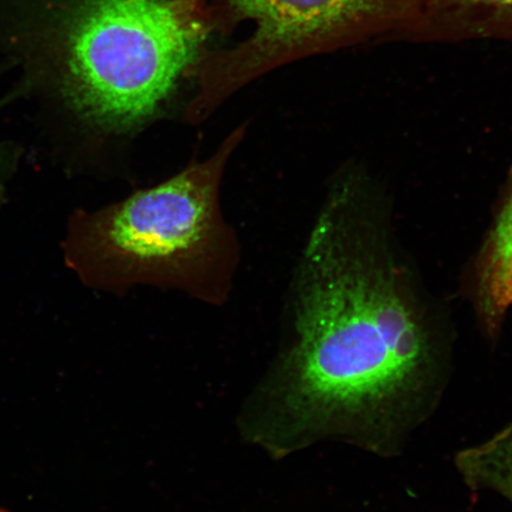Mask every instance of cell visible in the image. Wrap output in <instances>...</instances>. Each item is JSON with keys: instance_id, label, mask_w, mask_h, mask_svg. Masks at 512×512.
<instances>
[{"instance_id": "277c9868", "label": "cell", "mask_w": 512, "mask_h": 512, "mask_svg": "<svg viewBox=\"0 0 512 512\" xmlns=\"http://www.w3.org/2000/svg\"><path fill=\"white\" fill-rule=\"evenodd\" d=\"M255 23L238 49L203 64L200 92L187 111L201 124L222 102L261 74L302 57L374 38H405L415 0H226Z\"/></svg>"}, {"instance_id": "3957f363", "label": "cell", "mask_w": 512, "mask_h": 512, "mask_svg": "<svg viewBox=\"0 0 512 512\" xmlns=\"http://www.w3.org/2000/svg\"><path fill=\"white\" fill-rule=\"evenodd\" d=\"M246 128L236 127L213 155L156 187L76 211L63 242L67 266L96 290L156 286L220 303L240 259L238 236L223 216L221 187Z\"/></svg>"}, {"instance_id": "6da1fadb", "label": "cell", "mask_w": 512, "mask_h": 512, "mask_svg": "<svg viewBox=\"0 0 512 512\" xmlns=\"http://www.w3.org/2000/svg\"><path fill=\"white\" fill-rule=\"evenodd\" d=\"M294 313L264 438L283 453L330 439L398 457L443 399L453 339L396 258L361 179L338 182L326 202Z\"/></svg>"}, {"instance_id": "8992f818", "label": "cell", "mask_w": 512, "mask_h": 512, "mask_svg": "<svg viewBox=\"0 0 512 512\" xmlns=\"http://www.w3.org/2000/svg\"><path fill=\"white\" fill-rule=\"evenodd\" d=\"M415 41H512V0H415Z\"/></svg>"}, {"instance_id": "ba28073f", "label": "cell", "mask_w": 512, "mask_h": 512, "mask_svg": "<svg viewBox=\"0 0 512 512\" xmlns=\"http://www.w3.org/2000/svg\"><path fill=\"white\" fill-rule=\"evenodd\" d=\"M19 153L16 145L0 142V204L5 200L6 185L15 174Z\"/></svg>"}, {"instance_id": "7a4b0ae2", "label": "cell", "mask_w": 512, "mask_h": 512, "mask_svg": "<svg viewBox=\"0 0 512 512\" xmlns=\"http://www.w3.org/2000/svg\"><path fill=\"white\" fill-rule=\"evenodd\" d=\"M2 38L46 112L91 133L142 127L197 66L200 0H0Z\"/></svg>"}, {"instance_id": "5b68a950", "label": "cell", "mask_w": 512, "mask_h": 512, "mask_svg": "<svg viewBox=\"0 0 512 512\" xmlns=\"http://www.w3.org/2000/svg\"><path fill=\"white\" fill-rule=\"evenodd\" d=\"M472 302L484 336L497 341L512 306V166L473 275Z\"/></svg>"}, {"instance_id": "52a82bcc", "label": "cell", "mask_w": 512, "mask_h": 512, "mask_svg": "<svg viewBox=\"0 0 512 512\" xmlns=\"http://www.w3.org/2000/svg\"><path fill=\"white\" fill-rule=\"evenodd\" d=\"M454 466L472 494L494 492L512 504V422L483 443L459 451Z\"/></svg>"}, {"instance_id": "9c48e42d", "label": "cell", "mask_w": 512, "mask_h": 512, "mask_svg": "<svg viewBox=\"0 0 512 512\" xmlns=\"http://www.w3.org/2000/svg\"><path fill=\"white\" fill-rule=\"evenodd\" d=\"M0 512H11L9 509L0 507Z\"/></svg>"}]
</instances>
